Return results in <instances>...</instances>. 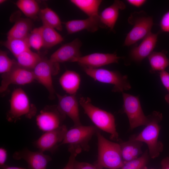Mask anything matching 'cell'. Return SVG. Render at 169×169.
<instances>
[{
    "mask_svg": "<svg viewBox=\"0 0 169 169\" xmlns=\"http://www.w3.org/2000/svg\"><path fill=\"white\" fill-rule=\"evenodd\" d=\"M79 103L86 114L99 129L110 135V139L119 141L116 131L115 119L111 113L100 109L93 105L89 97H81Z\"/></svg>",
    "mask_w": 169,
    "mask_h": 169,
    "instance_id": "cell-1",
    "label": "cell"
},
{
    "mask_svg": "<svg viewBox=\"0 0 169 169\" xmlns=\"http://www.w3.org/2000/svg\"><path fill=\"white\" fill-rule=\"evenodd\" d=\"M27 38L30 47L36 50H39L43 45L42 27L32 30L28 36Z\"/></svg>",
    "mask_w": 169,
    "mask_h": 169,
    "instance_id": "cell-31",
    "label": "cell"
},
{
    "mask_svg": "<svg viewBox=\"0 0 169 169\" xmlns=\"http://www.w3.org/2000/svg\"><path fill=\"white\" fill-rule=\"evenodd\" d=\"M66 117L57 105L47 106L37 116L36 124L40 130L45 132L56 129L63 125Z\"/></svg>",
    "mask_w": 169,
    "mask_h": 169,
    "instance_id": "cell-9",
    "label": "cell"
},
{
    "mask_svg": "<svg viewBox=\"0 0 169 169\" xmlns=\"http://www.w3.org/2000/svg\"><path fill=\"white\" fill-rule=\"evenodd\" d=\"M127 1L130 4L139 7L144 4L146 1L144 0H128Z\"/></svg>",
    "mask_w": 169,
    "mask_h": 169,
    "instance_id": "cell-38",
    "label": "cell"
},
{
    "mask_svg": "<svg viewBox=\"0 0 169 169\" xmlns=\"http://www.w3.org/2000/svg\"><path fill=\"white\" fill-rule=\"evenodd\" d=\"M6 1L5 0H0V3L2 4Z\"/></svg>",
    "mask_w": 169,
    "mask_h": 169,
    "instance_id": "cell-41",
    "label": "cell"
},
{
    "mask_svg": "<svg viewBox=\"0 0 169 169\" xmlns=\"http://www.w3.org/2000/svg\"><path fill=\"white\" fill-rule=\"evenodd\" d=\"M160 76L163 84L168 91V93L165 96V100L169 104V73L165 70L160 71Z\"/></svg>",
    "mask_w": 169,
    "mask_h": 169,
    "instance_id": "cell-34",
    "label": "cell"
},
{
    "mask_svg": "<svg viewBox=\"0 0 169 169\" xmlns=\"http://www.w3.org/2000/svg\"><path fill=\"white\" fill-rule=\"evenodd\" d=\"M148 117V123L139 134L135 135V138L146 144L149 156L154 159L158 157L163 150L162 142L158 141L161 129L159 124L162 119V115L159 112L154 111Z\"/></svg>",
    "mask_w": 169,
    "mask_h": 169,
    "instance_id": "cell-2",
    "label": "cell"
},
{
    "mask_svg": "<svg viewBox=\"0 0 169 169\" xmlns=\"http://www.w3.org/2000/svg\"><path fill=\"white\" fill-rule=\"evenodd\" d=\"M147 150L141 156L131 161L124 162L121 169H142L146 166L149 158Z\"/></svg>",
    "mask_w": 169,
    "mask_h": 169,
    "instance_id": "cell-30",
    "label": "cell"
},
{
    "mask_svg": "<svg viewBox=\"0 0 169 169\" xmlns=\"http://www.w3.org/2000/svg\"><path fill=\"white\" fill-rule=\"evenodd\" d=\"M158 34L151 33L141 44L131 51L130 56L134 61L141 62L152 52L157 41Z\"/></svg>",
    "mask_w": 169,
    "mask_h": 169,
    "instance_id": "cell-19",
    "label": "cell"
},
{
    "mask_svg": "<svg viewBox=\"0 0 169 169\" xmlns=\"http://www.w3.org/2000/svg\"><path fill=\"white\" fill-rule=\"evenodd\" d=\"M123 100L124 112L127 115L130 128L133 130L137 127L146 125L149 121L142 109L139 97L124 92H122Z\"/></svg>",
    "mask_w": 169,
    "mask_h": 169,
    "instance_id": "cell-8",
    "label": "cell"
},
{
    "mask_svg": "<svg viewBox=\"0 0 169 169\" xmlns=\"http://www.w3.org/2000/svg\"><path fill=\"white\" fill-rule=\"evenodd\" d=\"M1 78V93L5 92L11 84L24 85L35 80L33 70L21 67L16 62L9 71L2 74Z\"/></svg>",
    "mask_w": 169,
    "mask_h": 169,
    "instance_id": "cell-10",
    "label": "cell"
},
{
    "mask_svg": "<svg viewBox=\"0 0 169 169\" xmlns=\"http://www.w3.org/2000/svg\"><path fill=\"white\" fill-rule=\"evenodd\" d=\"M82 45L80 39L76 38L62 45L52 54L49 59L52 62L59 64L73 62L75 59L82 56L80 51Z\"/></svg>",
    "mask_w": 169,
    "mask_h": 169,
    "instance_id": "cell-13",
    "label": "cell"
},
{
    "mask_svg": "<svg viewBox=\"0 0 169 169\" xmlns=\"http://www.w3.org/2000/svg\"><path fill=\"white\" fill-rule=\"evenodd\" d=\"M120 57L115 54L96 53L81 56L75 59L73 62L78 63L81 66L98 68L114 63H118Z\"/></svg>",
    "mask_w": 169,
    "mask_h": 169,
    "instance_id": "cell-15",
    "label": "cell"
},
{
    "mask_svg": "<svg viewBox=\"0 0 169 169\" xmlns=\"http://www.w3.org/2000/svg\"><path fill=\"white\" fill-rule=\"evenodd\" d=\"M18 65L25 69L33 70L42 58L40 55L31 50H28L16 57Z\"/></svg>",
    "mask_w": 169,
    "mask_h": 169,
    "instance_id": "cell-23",
    "label": "cell"
},
{
    "mask_svg": "<svg viewBox=\"0 0 169 169\" xmlns=\"http://www.w3.org/2000/svg\"><path fill=\"white\" fill-rule=\"evenodd\" d=\"M125 8L124 3L120 0H115L110 6L105 8L99 15L100 27H107L112 30L117 20L119 11Z\"/></svg>",
    "mask_w": 169,
    "mask_h": 169,
    "instance_id": "cell-18",
    "label": "cell"
},
{
    "mask_svg": "<svg viewBox=\"0 0 169 169\" xmlns=\"http://www.w3.org/2000/svg\"><path fill=\"white\" fill-rule=\"evenodd\" d=\"M16 4L23 14L29 18H36L40 11L38 3L34 0H18Z\"/></svg>",
    "mask_w": 169,
    "mask_h": 169,
    "instance_id": "cell-28",
    "label": "cell"
},
{
    "mask_svg": "<svg viewBox=\"0 0 169 169\" xmlns=\"http://www.w3.org/2000/svg\"><path fill=\"white\" fill-rule=\"evenodd\" d=\"M82 67L86 74L95 81L113 84V92L122 93L131 88L127 76L123 75L118 72L101 68Z\"/></svg>",
    "mask_w": 169,
    "mask_h": 169,
    "instance_id": "cell-5",
    "label": "cell"
},
{
    "mask_svg": "<svg viewBox=\"0 0 169 169\" xmlns=\"http://www.w3.org/2000/svg\"><path fill=\"white\" fill-rule=\"evenodd\" d=\"M7 151L6 149L3 147L0 148V167L4 166L7 160Z\"/></svg>",
    "mask_w": 169,
    "mask_h": 169,
    "instance_id": "cell-37",
    "label": "cell"
},
{
    "mask_svg": "<svg viewBox=\"0 0 169 169\" xmlns=\"http://www.w3.org/2000/svg\"><path fill=\"white\" fill-rule=\"evenodd\" d=\"M160 25L162 31L169 32V11L166 13L162 17Z\"/></svg>",
    "mask_w": 169,
    "mask_h": 169,
    "instance_id": "cell-35",
    "label": "cell"
},
{
    "mask_svg": "<svg viewBox=\"0 0 169 169\" xmlns=\"http://www.w3.org/2000/svg\"><path fill=\"white\" fill-rule=\"evenodd\" d=\"M59 63L52 62L49 59L42 58L33 71L35 79L43 85L49 93V98L54 99L56 95L53 85L52 76L59 71Z\"/></svg>",
    "mask_w": 169,
    "mask_h": 169,
    "instance_id": "cell-7",
    "label": "cell"
},
{
    "mask_svg": "<svg viewBox=\"0 0 169 169\" xmlns=\"http://www.w3.org/2000/svg\"><path fill=\"white\" fill-rule=\"evenodd\" d=\"M148 59L153 71H163L169 66V59L162 52H152Z\"/></svg>",
    "mask_w": 169,
    "mask_h": 169,
    "instance_id": "cell-29",
    "label": "cell"
},
{
    "mask_svg": "<svg viewBox=\"0 0 169 169\" xmlns=\"http://www.w3.org/2000/svg\"><path fill=\"white\" fill-rule=\"evenodd\" d=\"M3 44L15 57L22 53L30 49V47L27 37L23 39H7L3 42Z\"/></svg>",
    "mask_w": 169,
    "mask_h": 169,
    "instance_id": "cell-27",
    "label": "cell"
},
{
    "mask_svg": "<svg viewBox=\"0 0 169 169\" xmlns=\"http://www.w3.org/2000/svg\"><path fill=\"white\" fill-rule=\"evenodd\" d=\"M36 108L31 105L24 90L21 88L15 89L12 92L10 100V108L7 115L9 122H15L22 116L31 119L36 115Z\"/></svg>",
    "mask_w": 169,
    "mask_h": 169,
    "instance_id": "cell-4",
    "label": "cell"
},
{
    "mask_svg": "<svg viewBox=\"0 0 169 169\" xmlns=\"http://www.w3.org/2000/svg\"><path fill=\"white\" fill-rule=\"evenodd\" d=\"M134 26L127 34L124 45L129 46L139 40L144 39L151 32L153 24L152 18L150 16L139 17L134 22Z\"/></svg>",
    "mask_w": 169,
    "mask_h": 169,
    "instance_id": "cell-12",
    "label": "cell"
},
{
    "mask_svg": "<svg viewBox=\"0 0 169 169\" xmlns=\"http://www.w3.org/2000/svg\"><path fill=\"white\" fill-rule=\"evenodd\" d=\"M16 61L11 59L6 52L0 51V73L4 74L9 71L16 63Z\"/></svg>",
    "mask_w": 169,
    "mask_h": 169,
    "instance_id": "cell-32",
    "label": "cell"
},
{
    "mask_svg": "<svg viewBox=\"0 0 169 169\" xmlns=\"http://www.w3.org/2000/svg\"><path fill=\"white\" fill-rule=\"evenodd\" d=\"M70 2L89 17L99 15L101 0H71Z\"/></svg>",
    "mask_w": 169,
    "mask_h": 169,
    "instance_id": "cell-26",
    "label": "cell"
},
{
    "mask_svg": "<svg viewBox=\"0 0 169 169\" xmlns=\"http://www.w3.org/2000/svg\"><path fill=\"white\" fill-rule=\"evenodd\" d=\"M42 27L43 47L49 48L61 43L63 38L55 29L43 25Z\"/></svg>",
    "mask_w": 169,
    "mask_h": 169,
    "instance_id": "cell-25",
    "label": "cell"
},
{
    "mask_svg": "<svg viewBox=\"0 0 169 169\" xmlns=\"http://www.w3.org/2000/svg\"><path fill=\"white\" fill-rule=\"evenodd\" d=\"M79 74L76 72L66 70L60 77L59 82L63 90L69 95H75L80 84Z\"/></svg>",
    "mask_w": 169,
    "mask_h": 169,
    "instance_id": "cell-21",
    "label": "cell"
},
{
    "mask_svg": "<svg viewBox=\"0 0 169 169\" xmlns=\"http://www.w3.org/2000/svg\"><path fill=\"white\" fill-rule=\"evenodd\" d=\"M99 16V15L88 17L85 19L73 20L64 23L68 33L72 34L84 30L91 32L97 31L100 27Z\"/></svg>",
    "mask_w": 169,
    "mask_h": 169,
    "instance_id": "cell-17",
    "label": "cell"
},
{
    "mask_svg": "<svg viewBox=\"0 0 169 169\" xmlns=\"http://www.w3.org/2000/svg\"><path fill=\"white\" fill-rule=\"evenodd\" d=\"M161 169H169V156L163 159L161 162Z\"/></svg>",
    "mask_w": 169,
    "mask_h": 169,
    "instance_id": "cell-39",
    "label": "cell"
},
{
    "mask_svg": "<svg viewBox=\"0 0 169 169\" xmlns=\"http://www.w3.org/2000/svg\"><path fill=\"white\" fill-rule=\"evenodd\" d=\"M68 150L70 155L67 164L63 169H74V163L75 157L77 155L81 152V151L79 149L70 147H69Z\"/></svg>",
    "mask_w": 169,
    "mask_h": 169,
    "instance_id": "cell-33",
    "label": "cell"
},
{
    "mask_svg": "<svg viewBox=\"0 0 169 169\" xmlns=\"http://www.w3.org/2000/svg\"><path fill=\"white\" fill-rule=\"evenodd\" d=\"M142 169H147V168L146 166H145L143 168H142Z\"/></svg>",
    "mask_w": 169,
    "mask_h": 169,
    "instance_id": "cell-42",
    "label": "cell"
},
{
    "mask_svg": "<svg viewBox=\"0 0 169 169\" xmlns=\"http://www.w3.org/2000/svg\"><path fill=\"white\" fill-rule=\"evenodd\" d=\"M56 96L58 101L57 105L60 111L71 119L74 126L82 125L79 117V101L76 95H61L56 93Z\"/></svg>",
    "mask_w": 169,
    "mask_h": 169,
    "instance_id": "cell-16",
    "label": "cell"
},
{
    "mask_svg": "<svg viewBox=\"0 0 169 169\" xmlns=\"http://www.w3.org/2000/svg\"><path fill=\"white\" fill-rule=\"evenodd\" d=\"M68 131L66 126L63 125L59 128L45 132L34 142L39 151L54 152L63 141Z\"/></svg>",
    "mask_w": 169,
    "mask_h": 169,
    "instance_id": "cell-11",
    "label": "cell"
},
{
    "mask_svg": "<svg viewBox=\"0 0 169 169\" xmlns=\"http://www.w3.org/2000/svg\"><path fill=\"white\" fill-rule=\"evenodd\" d=\"M39 15L43 25H47L58 31L63 29L62 22L57 14L51 8H46L40 10Z\"/></svg>",
    "mask_w": 169,
    "mask_h": 169,
    "instance_id": "cell-24",
    "label": "cell"
},
{
    "mask_svg": "<svg viewBox=\"0 0 169 169\" xmlns=\"http://www.w3.org/2000/svg\"><path fill=\"white\" fill-rule=\"evenodd\" d=\"M143 142L136 140L135 135L131 137L126 141H121L119 143L123 160L126 162L138 157L142 154Z\"/></svg>",
    "mask_w": 169,
    "mask_h": 169,
    "instance_id": "cell-20",
    "label": "cell"
},
{
    "mask_svg": "<svg viewBox=\"0 0 169 169\" xmlns=\"http://www.w3.org/2000/svg\"><path fill=\"white\" fill-rule=\"evenodd\" d=\"M96 134L98 142V157L95 165L98 169L121 168L124 162L119 144L107 139L99 131Z\"/></svg>",
    "mask_w": 169,
    "mask_h": 169,
    "instance_id": "cell-3",
    "label": "cell"
},
{
    "mask_svg": "<svg viewBox=\"0 0 169 169\" xmlns=\"http://www.w3.org/2000/svg\"><path fill=\"white\" fill-rule=\"evenodd\" d=\"M33 23L29 18H21L15 22L7 33V39L26 38L32 30Z\"/></svg>",
    "mask_w": 169,
    "mask_h": 169,
    "instance_id": "cell-22",
    "label": "cell"
},
{
    "mask_svg": "<svg viewBox=\"0 0 169 169\" xmlns=\"http://www.w3.org/2000/svg\"><path fill=\"white\" fill-rule=\"evenodd\" d=\"M13 157L16 160H25L28 164V169H46L48 163L52 160L50 156L43 152L33 151L26 148L15 152Z\"/></svg>",
    "mask_w": 169,
    "mask_h": 169,
    "instance_id": "cell-14",
    "label": "cell"
},
{
    "mask_svg": "<svg viewBox=\"0 0 169 169\" xmlns=\"http://www.w3.org/2000/svg\"><path fill=\"white\" fill-rule=\"evenodd\" d=\"M74 169H98L95 165L85 162H80L75 161Z\"/></svg>",
    "mask_w": 169,
    "mask_h": 169,
    "instance_id": "cell-36",
    "label": "cell"
},
{
    "mask_svg": "<svg viewBox=\"0 0 169 169\" xmlns=\"http://www.w3.org/2000/svg\"><path fill=\"white\" fill-rule=\"evenodd\" d=\"M99 131L93 125L74 126L67 131L63 141L59 146L69 144V146L81 151H88L89 141L92 136Z\"/></svg>",
    "mask_w": 169,
    "mask_h": 169,
    "instance_id": "cell-6",
    "label": "cell"
},
{
    "mask_svg": "<svg viewBox=\"0 0 169 169\" xmlns=\"http://www.w3.org/2000/svg\"><path fill=\"white\" fill-rule=\"evenodd\" d=\"M1 169H27L25 168L14 166H10L6 165L0 167Z\"/></svg>",
    "mask_w": 169,
    "mask_h": 169,
    "instance_id": "cell-40",
    "label": "cell"
}]
</instances>
